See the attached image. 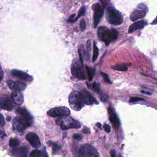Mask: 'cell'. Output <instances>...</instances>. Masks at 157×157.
I'll return each instance as SVG.
<instances>
[{"label": "cell", "mask_w": 157, "mask_h": 157, "mask_svg": "<svg viewBox=\"0 0 157 157\" xmlns=\"http://www.w3.org/2000/svg\"><path fill=\"white\" fill-rule=\"evenodd\" d=\"M26 138L33 147L37 149L41 146V143L39 137L35 133H29L26 136Z\"/></svg>", "instance_id": "cell-11"}, {"label": "cell", "mask_w": 157, "mask_h": 157, "mask_svg": "<svg viewBox=\"0 0 157 157\" xmlns=\"http://www.w3.org/2000/svg\"><path fill=\"white\" fill-rule=\"evenodd\" d=\"M1 127H2L4 126L5 124V120L2 114H1Z\"/></svg>", "instance_id": "cell-37"}, {"label": "cell", "mask_w": 157, "mask_h": 157, "mask_svg": "<svg viewBox=\"0 0 157 157\" xmlns=\"http://www.w3.org/2000/svg\"><path fill=\"white\" fill-rule=\"evenodd\" d=\"M3 71H2V68H1V78H0L1 81L2 80V78H3Z\"/></svg>", "instance_id": "cell-42"}, {"label": "cell", "mask_w": 157, "mask_h": 157, "mask_svg": "<svg viewBox=\"0 0 157 157\" xmlns=\"http://www.w3.org/2000/svg\"><path fill=\"white\" fill-rule=\"evenodd\" d=\"M116 151L115 150H112L111 151V157H114L116 156Z\"/></svg>", "instance_id": "cell-41"}, {"label": "cell", "mask_w": 157, "mask_h": 157, "mask_svg": "<svg viewBox=\"0 0 157 157\" xmlns=\"http://www.w3.org/2000/svg\"><path fill=\"white\" fill-rule=\"evenodd\" d=\"M96 126H98L99 128L100 129H102V128H101V126H102V124H100V123H98L96 124Z\"/></svg>", "instance_id": "cell-44"}, {"label": "cell", "mask_w": 157, "mask_h": 157, "mask_svg": "<svg viewBox=\"0 0 157 157\" xmlns=\"http://www.w3.org/2000/svg\"><path fill=\"white\" fill-rule=\"evenodd\" d=\"M137 8H139V9L145 10L147 12L148 11V8H147V6H146V5L144 4H140L137 6Z\"/></svg>", "instance_id": "cell-33"}, {"label": "cell", "mask_w": 157, "mask_h": 157, "mask_svg": "<svg viewBox=\"0 0 157 157\" xmlns=\"http://www.w3.org/2000/svg\"><path fill=\"white\" fill-rule=\"evenodd\" d=\"M7 83L9 88L12 91H21L25 90L27 87V84L26 83L19 81L8 80Z\"/></svg>", "instance_id": "cell-10"}, {"label": "cell", "mask_w": 157, "mask_h": 157, "mask_svg": "<svg viewBox=\"0 0 157 157\" xmlns=\"http://www.w3.org/2000/svg\"><path fill=\"white\" fill-rule=\"evenodd\" d=\"M44 154H42L41 151L38 150H35L31 151L30 156L31 157H41V156H44V155H42Z\"/></svg>", "instance_id": "cell-27"}, {"label": "cell", "mask_w": 157, "mask_h": 157, "mask_svg": "<svg viewBox=\"0 0 157 157\" xmlns=\"http://www.w3.org/2000/svg\"><path fill=\"white\" fill-rule=\"evenodd\" d=\"M79 157H99L100 155L95 147L89 144L82 145L78 150Z\"/></svg>", "instance_id": "cell-6"}, {"label": "cell", "mask_w": 157, "mask_h": 157, "mask_svg": "<svg viewBox=\"0 0 157 157\" xmlns=\"http://www.w3.org/2000/svg\"><path fill=\"white\" fill-rule=\"evenodd\" d=\"M71 73L74 77L79 80H84L87 78L82 65L78 62H73L71 66Z\"/></svg>", "instance_id": "cell-7"}, {"label": "cell", "mask_w": 157, "mask_h": 157, "mask_svg": "<svg viewBox=\"0 0 157 157\" xmlns=\"http://www.w3.org/2000/svg\"><path fill=\"white\" fill-rule=\"evenodd\" d=\"M48 144L51 146L52 147L53 153V154L57 153L58 151L60 150L61 147L58 144L55 142L49 141L48 142Z\"/></svg>", "instance_id": "cell-23"}, {"label": "cell", "mask_w": 157, "mask_h": 157, "mask_svg": "<svg viewBox=\"0 0 157 157\" xmlns=\"http://www.w3.org/2000/svg\"><path fill=\"white\" fill-rule=\"evenodd\" d=\"M6 134L4 131H1V140L3 139L5 137H6Z\"/></svg>", "instance_id": "cell-40"}, {"label": "cell", "mask_w": 157, "mask_h": 157, "mask_svg": "<svg viewBox=\"0 0 157 157\" xmlns=\"http://www.w3.org/2000/svg\"><path fill=\"white\" fill-rule=\"evenodd\" d=\"M99 54V49L97 47L95 41L94 42V48H93V55L92 61L93 62H95L97 58H98V55Z\"/></svg>", "instance_id": "cell-24"}, {"label": "cell", "mask_w": 157, "mask_h": 157, "mask_svg": "<svg viewBox=\"0 0 157 157\" xmlns=\"http://www.w3.org/2000/svg\"><path fill=\"white\" fill-rule=\"evenodd\" d=\"M68 101L71 108L75 111H80L84 106L81 92L76 90L71 92L68 97Z\"/></svg>", "instance_id": "cell-2"}, {"label": "cell", "mask_w": 157, "mask_h": 157, "mask_svg": "<svg viewBox=\"0 0 157 157\" xmlns=\"http://www.w3.org/2000/svg\"><path fill=\"white\" fill-rule=\"evenodd\" d=\"M86 84L88 87L89 88L92 89L93 91L96 93L97 94H100L101 92L99 85L96 82H94L91 85L89 84L86 82Z\"/></svg>", "instance_id": "cell-21"}, {"label": "cell", "mask_w": 157, "mask_h": 157, "mask_svg": "<svg viewBox=\"0 0 157 157\" xmlns=\"http://www.w3.org/2000/svg\"><path fill=\"white\" fill-rule=\"evenodd\" d=\"M86 68H87V73L88 74L89 80V81H91L95 76V69L88 67L87 66H86Z\"/></svg>", "instance_id": "cell-25"}, {"label": "cell", "mask_w": 157, "mask_h": 157, "mask_svg": "<svg viewBox=\"0 0 157 157\" xmlns=\"http://www.w3.org/2000/svg\"><path fill=\"white\" fill-rule=\"evenodd\" d=\"M1 109L11 111L14 108V105L11 100L8 97H1Z\"/></svg>", "instance_id": "cell-16"}, {"label": "cell", "mask_w": 157, "mask_h": 157, "mask_svg": "<svg viewBox=\"0 0 157 157\" xmlns=\"http://www.w3.org/2000/svg\"><path fill=\"white\" fill-rule=\"evenodd\" d=\"M11 74L14 77L26 81L32 82L33 80V78L32 76L29 75L28 73L24 71L17 70H13L11 71Z\"/></svg>", "instance_id": "cell-13"}, {"label": "cell", "mask_w": 157, "mask_h": 157, "mask_svg": "<svg viewBox=\"0 0 157 157\" xmlns=\"http://www.w3.org/2000/svg\"><path fill=\"white\" fill-rule=\"evenodd\" d=\"M108 113H109V118L111 124L113 125L115 127H118L120 124L119 119L117 116L116 112L114 110L113 108L111 107H108Z\"/></svg>", "instance_id": "cell-18"}, {"label": "cell", "mask_w": 157, "mask_h": 157, "mask_svg": "<svg viewBox=\"0 0 157 157\" xmlns=\"http://www.w3.org/2000/svg\"><path fill=\"white\" fill-rule=\"evenodd\" d=\"M16 111L20 116L25 117L26 118H27L29 120L32 122L33 121V116H31L30 113H29V111L25 108L19 107V108H17Z\"/></svg>", "instance_id": "cell-20"}, {"label": "cell", "mask_w": 157, "mask_h": 157, "mask_svg": "<svg viewBox=\"0 0 157 157\" xmlns=\"http://www.w3.org/2000/svg\"><path fill=\"white\" fill-rule=\"evenodd\" d=\"M80 28L82 31H84L86 28V25L85 21L84 20V19H82L80 20Z\"/></svg>", "instance_id": "cell-29"}, {"label": "cell", "mask_w": 157, "mask_h": 157, "mask_svg": "<svg viewBox=\"0 0 157 157\" xmlns=\"http://www.w3.org/2000/svg\"><path fill=\"white\" fill-rule=\"evenodd\" d=\"M104 129H105V131L107 133H110L111 131V127L110 125L107 124H104Z\"/></svg>", "instance_id": "cell-36"}, {"label": "cell", "mask_w": 157, "mask_h": 157, "mask_svg": "<svg viewBox=\"0 0 157 157\" xmlns=\"http://www.w3.org/2000/svg\"><path fill=\"white\" fill-rule=\"evenodd\" d=\"M85 12H86V8L85 6H83L79 10V12H78V15L76 18V21L77 19H78V18L81 17L82 16L84 15L85 14Z\"/></svg>", "instance_id": "cell-28"}, {"label": "cell", "mask_w": 157, "mask_h": 157, "mask_svg": "<svg viewBox=\"0 0 157 157\" xmlns=\"http://www.w3.org/2000/svg\"><path fill=\"white\" fill-rule=\"evenodd\" d=\"M33 123L28 120L23 116H16L14 118L12 123V129L16 132L22 133Z\"/></svg>", "instance_id": "cell-5"}, {"label": "cell", "mask_w": 157, "mask_h": 157, "mask_svg": "<svg viewBox=\"0 0 157 157\" xmlns=\"http://www.w3.org/2000/svg\"><path fill=\"white\" fill-rule=\"evenodd\" d=\"M20 144L19 140L15 138H10L9 142V145L11 147H15Z\"/></svg>", "instance_id": "cell-26"}, {"label": "cell", "mask_w": 157, "mask_h": 157, "mask_svg": "<svg viewBox=\"0 0 157 157\" xmlns=\"http://www.w3.org/2000/svg\"><path fill=\"white\" fill-rule=\"evenodd\" d=\"M81 93L84 103L85 105H97L99 104L96 100L86 89H83Z\"/></svg>", "instance_id": "cell-12"}, {"label": "cell", "mask_w": 157, "mask_h": 157, "mask_svg": "<svg viewBox=\"0 0 157 157\" xmlns=\"http://www.w3.org/2000/svg\"><path fill=\"white\" fill-rule=\"evenodd\" d=\"M144 99L140 97H132L130 98L129 99V102L130 103L136 102L141 101V100H144Z\"/></svg>", "instance_id": "cell-31"}, {"label": "cell", "mask_w": 157, "mask_h": 157, "mask_svg": "<svg viewBox=\"0 0 157 157\" xmlns=\"http://www.w3.org/2000/svg\"><path fill=\"white\" fill-rule=\"evenodd\" d=\"M82 132L84 134H89L90 133V130L88 127H84L82 130Z\"/></svg>", "instance_id": "cell-39"}, {"label": "cell", "mask_w": 157, "mask_h": 157, "mask_svg": "<svg viewBox=\"0 0 157 157\" xmlns=\"http://www.w3.org/2000/svg\"><path fill=\"white\" fill-rule=\"evenodd\" d=\"M147 25V22L143 20H140L137 22L134 23L131 25H130L129 26V28L128 33H131L138 29H143Z\"/></svg>", "instance_id": "cell-19"}, {"label": "cell", "mask_w": 157, "mask_h": 157, "mask_svg": "<svg viewBox=\"0 0 157 157\" xmlns=\"http://www.w3.org/2000/svg\"><path fill=\"white\" fill-rule=\"evenodd\" d=\"M98 37L100 40L104 41L107 46L117 39L118 36V31L114 29H110L106 26H101L98 28Z\"/></svg>", "instance_id": "cell-1"}, {"label": "cell", "mask_w": 157, "mask_h": 157, "mask_svg": "<svg viewBox=\"0 0 157 157\" xmlns=\"http://www.w3.org/2000/svg\"><path fill=\"white\" fill-rule=\"evenodd\" d=\"M76 15H73L69 17L68 19V22L71 23H73L76 21Z\"/></svg>", "instance_id": "cell-34"}, {"label": "cell", "mask_w": 157, "mask_h": 157, "mask_svg": "<svg viewBox=\"0 0 157 157\" xmlns=\"http://www.w3.org/2000/svg\"><path fill=\"white\" fill-rule=\"evenodd\" d=\"M12 154L15 157H27L28 154V148L24 146L16 147L12 151Z\"/></svg>", "instance_id": "cell-14"}, {"label": "cell", "mask_w": 157, "mask_h": 157, "mask_svg": "<svg viewBox=\"0 0 157 157\" xmlns=\"http://www.w3.org/2000/svg\"><path fill=\"white\" fill-rule=\"evenodd\" d=\"M127 64H121L118 65H115L111 67L114 70L118 71H126L128 70V66Z\"/></svg>", "instance_id": "cell-22"}, {"label": "cell", "mask_w": 157, "mask_h": 157, "mask_svg": "<svg viewBox=\"0 0 157 157\" xmlns=\"http://www.w3.org/2000/svg\"><path fill=\"white\" fill-rule=\"evenodd\" d=\"M101 74H102V76L104 80L106 82L108 83V84H111V82L110 80L109 77H108V75L107 74L104 73H102Z\"/></svg>", "instance_id": "cell-30"}, {"label": "cell", "mask_w": 157, "mask_h": 157, "mask_svg": "<svg viewBox=\"0 0 157 157\" xmlns=\"http://www.w3.org/2000/svg\"><path fill=\"white\" fill-rule=\"evenodd\" d=\"M73 138L77 141H80L82 140V136L78 134H74L73 136Z\"/></svg>", "instance_id": "cell-32"}, {"label": "cell", "mask_w": 157, "mask_h": 157, "mask_svg": "<svg viewBox=\"0 0 157 157\" xmlns=\"http://www.w3.org/2000/svg\"><path fill=\"white\" fill-rule=\"evenodd\" d=\"M47 114L53 118L65 117L70 115L71 111L67 107H59L52 108L48 111Z\"/></svg>", "instance_id": "cell-8"}, {"label": "cell", "mask_w": 157, "mask_h": 157, "mask_svg": "<svg viewBox=\"0 0 157 157\" xmlns=\"http://www.w3.org/2000/svg\"><path fill=\"white\" fill-rule=\"evenodd\" d=\"M100 99L101 101L103 102H106L108 100V97L105 94H102L101 95V96L100 97Z\"/></svg>", "instance_id": "cell-38"}, {"label": "cell", "mask_w": 157, "mask_h": 157, "mask_svg": "<svg viewBox=\"0 0 157 157\" xmlns=\"http://www.w3.org/2000/svg\"><path fill=\"white\" fill-rule=\"evenodd\" d=\"M11 99L12 102L16 105H21L24 102V97L22 93L19 91H14L11 94Z\"/></svg>", "instance_id": "cell-15"}, {"label": "cell", "mask_w": 157, "mask_h": 157, "mask_svg": "<svg viewBox=\"0 0 157 157\" xmlns=\"http://www.w3.org/2000/svg\"><path fill=\"white\" fill-rule=\"evenodd\" d=\"M92 8L94 11V24L95 28H96L103 15L104 8L97 3L93 4Z\"/></svg>", "instance_id": "cell-9"}, {"label": "cell", "mask_w": 157, "mask_h": 157, "mask_svg": "<svg viewBox=\"0 0 157 157\" xmlns=\"http://www.w3.org/2000/svg\"><path fill=\"white\" fill-rule=\"evenodd\" d=\"M55 122L60 126L62 130H65L71 129H79L81 127L80 123L70 117H64L56 119Z\"/></svg>", "instance_id": "cell-4"}, {"label": "cell", "mask_w": 157, "mask_h": 157, "mask_svg": "<svg viewBox=\"0 0 157 157\" xmlns=\"http://www.w3.org/2000/svg\"><path fill=\"white\" fill-rule=\"evenodd\" d=\"M147 12L142 9H139L135 10L130 15V19L133 22H135L138 19H142L146 16Z\"/></svg>", "instance_id": "cell-17"}, {"label": "cell", "mask_w": 157, "mask_h": 157, "mask_svg": "<svg viewBox=\"0 0 157 157\" xmlns=\"http://www.w3.org/2000/svg\"><path fill=\"white\" fill-rule=\"evenodd\" d=\"M106 18L109 23L114 26L120 25L124 20V17L121 13L113 7L107 8Z\"/></svg>", "instance_id": "cell-3"}, {"label": "cell", "mask_w": 157, "mask_h": 157, "mask_svg": "<svg viewBox=\"0 0 157 157\" xmlns=\"http://www.w3.org/2000/svg\"><path fill=\"white\" fill-rule=\"evenodd\" d=\"M157 24V16L153 22L151 23V25H156Z\"/></svg>", "instance_id": "cell-43"}, {"label": "cell", "mask_w": 157, "mask_h": 157, "mask_svg": "<svg viewBox=\"0 0 157 157\" xmlns=\"http://www.w3.org/2000/svg\"><path fill=\"white\" fill-rule=\"evenodd\" d=\"M100 1L102 3L103 7L104 8L109 4L110 0H100Z\"/></svg>", "instance_id": "cell-35"}, {"label": "cell", "mask_w": 157, "mask_h": 157, "mask_svg": "<svg viewBox=\"0 0 157 157\" xmlns=\"http://www.w3.org/2000/svg\"><path fill=\"white\" fill-rule=\"evenodd\" d=\"M141 92L143 93H144V94H147V95H150L151 94L150 93L147 92H145V91H141Z\"/></svg>", "instance_id": "cell-45"}]
</instances>
